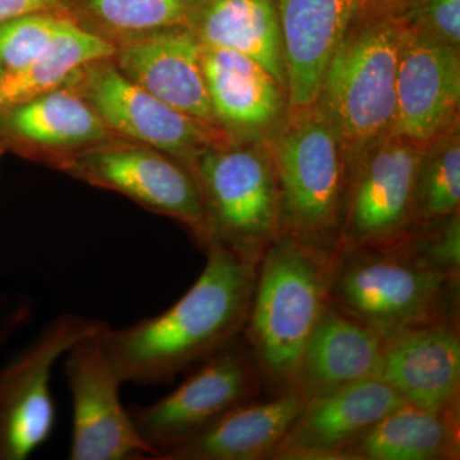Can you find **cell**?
Wrapping results in <instances>:
<instances>
[{
	"label": "cell",
	"mask_w": 460,
	"mask_h": 460,
	"mask_svg": "<svg viewBox=\"0 0 460 460\" xmlns=\"http://www.w3.org/2000/svg\"><path fill=\"white\" fill-rule=\"evenodd\" d=\"M199 279L171 308L100 335L122 383L162 384L235 341L246 325L257 265L217 242Z\"/></svg>",
	"instance_id": "1"
},
{
	"label": "cell",
	"mask_w": 460,
	"mask_h": 460,
	"mask_svg": "<svg viewBox=\"0 0 460 460\" xmlns=\"http://www.w3.org/2000/svg\"><path fill=\"white\" fill-rule=\"evenodd\" d=\"M407 36L401 0H376L356 18L323 75L314 105L338 135L349 184L366 154L394 128L396 74Z\"/></svg>",
	"instance_id": "2"
},
{
	"label": "cell",
	"mask_w": 460,
	"mask_h": 460,
	"mask_svg": "<svg viewBox=\"0 0 460 460\" xmlns=\"http://www.w3.org/2000/svg\"><path fill=\"white\" fill-rule=\"evenodd\" d=\"M332 257L281 234L257 263L242 334L272 395L296 389L305 347L329 304Z\"/></svg>",
	"instance_id": "3"
},
{
	"label": "cell",
	"mask_w": 460,
	"mask_h": 460,
	"mask_svg": "<svg viewBox=\"0 0 460 460\" xmlns=\"http://www.w3.org/2000/svg\"><path fill=\"white\" fill-rule=\"evenodd\" d=\"M459 281L429 268L399 241L341 246L332 257L329 305L384 341L438 321H459Z\"/></svg>",
	"instance_id": "4"
},
{
	"label": "cell",
	"mask_w": 460,
	"mask_h": 460,
	"mask_svg": "<svg viewBox=\"0 0 460 460\" xmlns=\"http://www.w3.org/2000/svg\"><path fill=\"white\" fill-rule=\"evenodd\" d=\"M296 111L298 115L281 129L271 148L281 234L335 255L349 195L343 148L314 105Z\"/></svg>",
	"instance_id": "5"
},
{
	"label": "cell",
	"mask_w": 460,
	"mask_h": 460,
	"mask_svg": "<svg viewBox=\"0 0 460 460\" xmlns=\"http://www.w3.org/2000/svg\"><path fill=\"white\" fill-rule=\"evenodd\" d=\"M204 199L210 242L257 265L281 235L271 157L257 148H206L190 169Z\"/></svg>",
	"instance_id": "6"
},
{
	"label": "cell",
	"mask_w": 460,
	"mask_h": 460,
	"mask_svg": "<svg viewBox=\"0 0 460 460\" xmlns=\"http://www.w3.org/2000/svg\"><path fill=\"white\" fill-rule=\"evenodd\" d=\"M108 328L104 321L59 314L0 370V460H25L49 440L57 422L50 390L54 365L81 339Z\"/></svg>",
	"instance_id": "7"
},
{
	"label": "cell",
	"mask_w": 460,
	"mask_h": 460,
	"mask_svg": "<svg viewBox=\"0 0 460 460\" xmlns=\"http://www.w3.org/2000/svg\"><path fill=\"white\" fill-rule=\"evenodd\" d=\"M180 386L153 404L129 410L154 458L177 447L226 411L259 398V372L239 338L193 366Z\"/></svg>",
	"instance_id": "8"
},
{
	"label": "cell",
	"mask_w": 460,
	"mask_h": 460,
	"mask_svg": "<svg viewBox=\"0 0 460 460\" xmlns=\"http://www.w3.org/2000/svg\"><path fill=\"white\" fill-rule=\"evenodd\" d=\"M100 335L81 339L66 352L72 396V460L153 459L119 398L122 381L102 348Z\"/></svg>",
	"instance_id": "9"
},
{
	"label": "cell",
	"mask_w": 460,
	"mask_h": 460,
	"mask_svg": "<svg viewBox=\"0 0 460 460\" xmlns=\"http://www.w3.org/2000/svg\"><path fill=\"white\" fill-rule=\"evenodd\" d=\"M109 60L81 68L72 77L75 89L111 132L177 157L190 169L210 144L211 127L165 104Z\"/></svg>",
	"instance_id": "10"
},
{
	"label": "cell",
	"mask_w": 460,
	"mask_h": 460,
	"mask_svg": "<svg viewBox=\"0 0 460 460\" xmlns=\"http://www.w3.org/2000/svg\"><path fill=\"white\" fill-rule=\"evenodd\" d=\"M69 169L93 186L122 193L189 226L206 248L210 241L204 199L193 172L151 147L95 148Z\"/></svg>",
	"instance_id": "11"
},
{
	"label": "cell",
	"mask_w": 460,
	"mask_h": 460,
	"mask_svg": "<svg viewBox=\"0 0 460 460\" xmlns=\"http://www.w3.org/2000/svg\"><path fill=\"white\" fill-rule=\"evenodd\" d=\"M420 154L422 146L396 135L366 154L350 180L341 247L389 246L411 232Z\"/></svg>",
	"instance_id": "12"
},
{
	"label": "cell",
	"mask_w": 460,
	"mask_h": 460,
	"mask_svg": "<svg viewBox=\"0 0 460 460\" xmlns=\"http://www.w3.org/2000/svg\"><path fill=\"white\" fill-rule=\"evenodd\" d=\"M402 404L380 377L308 398L268 460H341L348 444Z\"/></svg>",
	"instance_id": "13"
},
{
	"label": "cell",
	"mask_w": 460,
	"mask_h": 460,
	"mask_svg": "<svg viewBox=\"0 0 460 460\" xmlns=\"http://www.w3.org/2000/svg\"><path fill=\"white\" fill-rule=\"evenodd\" d=\"M459 100V50L408 29L396 74L392 135L425 146L447 132Z\"/></svg>",
	"instance_id": "14"
},
{
	"label": "cell",
	"mask_w": 460,
	"mask_h": 460,
	"mask_svg": "<svg viewBox=\"0 0 460 460\" xmlns=\"http://www.w3.org/2000/svg\"><path fill=\"white\" fill-rule=\"evenodd\" d=\"M115 66L157 99L215 126L201 66V42L189 27L174 26L122 39L115 45Z\"/></svg>",
	"instance_id": "15"
},
{
	"label": "cell",
	"mask_w": 460,
	"mask_h": 460,
	"mask_svg": "<svg viewBox=\"0 0 460 460\" xmlns=\"http://www.w3.org/2000/svg\"><path fill=\"white\" fill-rule=\"evenodd\" d=\"M376 0H275L290 107H314L330 59L356 18Z\"/></svg>",
	"instance_id": "16"
},
{
	"label": "cell",
	"mask_w": 460,
	"mask_h": 460,
	"mask_svg": "<svg viewBox=\"0 0 460 460\" xmlns=\"http://www.w3.org/2000/svg\"><path fill=\"white\" fill-rule=\"evenodd\" d=\"M378 377L404 404L460 410L459 321H438L387 339Z\"/></svg>",
	"instance_id": "17"
},
{
	"label": "cell",
	"mask_w": 460,
	"mask_h": 460,
	"mask_svg": "<svg viewBox=\"0 0 460 460\" xmlns=\"http://www.w3.org/2000/svg\"><path fill=\"white\" fill-rule=\"evenodd\" d=\"M307 399L296 387L268 401L256 398L242 402L159 460H268Z\"/></svg>",
	"instance_id": "18"
},
{
	"label": "cell",
	"mask_w": 460,
	"mask_h": 460,
	"mask_svg": "<svg viewBox=\"0 0 460 460\" xmlns=\"http://www.w3.org/2000/svg\"><path fill=\"white\" fill-rule=\"evenodd\" d=\"M384 347L376 332L328 304L305 347L296 387L313 398L378 377Z\"/></svg>",
	"instance_id": "19"
},
{
	"label": "cell",
	"mask_w": 460,
	"mask_h": 460,
	"mask_svg": "<svg viewBox=\"0 0 460 460\" xmlns=\"http://www.w3.org/2000/svg\"><path fill=\"white\" fill-rule=\"evenodd\" d=\"M186 26L201 44L252 58L286 84V59L275 0H189Z\"/></svg>",
	"instance_id": "20"
},
{
	"label": "cell",
	"mask_w": 460,
	"mask_h": 460,
	"mask_svg": "<svg viewBox=\"0 0 460 460\" xmlns=\"http://www.w3.org/2000/svg\"><path fill=\"white\" fill-rule=\"evenodd\" d=\"M201 66L217 122L252 131L279 117L281 84L257 60L201 44Z\"/></svg>",
	"instance_id": "21"
},
{
	"label": "cell",
	"mask_w": 460,
	"mask_h": 460,
	"mask_svg": "<svg viewBox=\"0 0 460 460\" xmlns=\"http://www.w3.org/2000/svg\"><path fill=\"white\" fill-rule=\"evenodd\" d=\"M460 410L402 404L348 444L341 460H458Z\"/></svg>",
	"instance_id": "22"
},
{
	"label": "cell",
	"mask_w": 460,
	"mask_h": 460,
	"mask_svg": "<svg viewBox=\"0 0 460 460\" xmlns=\"http://www.w3.org/2000/svg\"><path fill=\"white\" fill-rule=\"evenodd\" d=\"M2 117L12 137L39 146H83L113 135L83 93L69 86L48 91Z\"/></svg>",
	"instance_id": "23"
},
{
	"label": "cell",
	"mask_w": 460,
	"mask_h": 460,
	"mask_svg": "<svg viewBox=\"0 0 460 460\" xmlns=\"http://www.w3.org/2000/svg\"><path fill=\"white\" fill-rule=\"evenodd\" d=\"M114 53L113 41L84 29L74 20L69 21L53 47L40 59L21 68L3 71L0 115L68 84L81 68L99 60L111 59Z\"/></svg>",
	"instance_id": "24"
},
{
	"label": "cell",
	"mask_w": 460,
	"mask_h": 460,
	"mask_svg": "<svg viewBox=\"0 0 460 460\" xmlns=\"http://www.w3.org/2000/svg\"><path fill=\"white\" fill-rule=\"evenodd\" d=\"M422 148L414 181L413 226L443 220L460 205L458 132H444Z\"/></svg>",
	"instance_id": "25"
},
{
	"label": "cell",
	"mask_w": 460,
	"mask_h": 460,
	"mask_svg": "<svg viewBox=\"0 0 460 460\" xmlns=\"http://www.w3.org/2000/svg\"><path fill=\"white\" fill-rule=\"evenodd\" d=\"M84 17L122 39L186 25L189 0H72Z\"/></svg>",
	"instance_id": "26"
},
{
	"label": "cell",
	"mask_w": 460,
	"mask_h": 460,
	"mask_svg": "<svg viewBox=\"0 0 460 460\" xmlns=\"http://www.w3.org/2000/svg\"><path fill=\"white\" fill-rule=\"evenodd\" d=\"M71 20L57 12H44L0 23V65L17 69L40 59Z\"/></svg>",
	"instance_id": "27"
},
{
	"label": "cell",
	"mask_w": 460,
	"mask_h": 460,
	"mask_svg": "<svg viewBox=\"0 0 460 460\" xmlns=\"http://www.w3.org/2000/svg\"><path fill=\"white\" fill-rule=\"evenodd\" d=\"M402 241L429 268L460 280L459 211L438 222L414 226Z\"/></svg>",
	"instance_id": "28"
},
{
	"label": "cell",
	"mask_w": 460,
	"mask_h": 460,
	"mask_svg": "<svg viewBox=\"0 0 460 460\" xmlns=\"http://www.w3.org/2000/svg\"><path fill=\"white\" fill-rule=\"evenodd\" d=\"M401 16L411 31L459 49L460 0H401Z\"/></svg>",
	"instance_id": "29"
},
{
	"label": "cell",
	"mask_w": 460,
	"mask_h": 460,
	"mask_svg": "<svg viewBox=\"0 0 460 460\" xmlns=\"http://www.w3.org/2000/svg\"><path fill=\"white\" fill-rule=\"evenodd\" d=\"M63 0H0V23L26 14L57 12Z\"/></svg>",
	"instance_id": "30"
},
{
	"label": "cell",
	"mask_w": 460,
	"mask_h": 460,
	"mask_svg": "<svg viewBox=\"0 0 460 460\" xmlns=\"http://www.w3.org/2000/svg\"><path fill=\"white\" fill-rule=\"evenodd\" d=\"M3 71H4V68H3L2 65H0V75H2Z\"/></svg>",
	"instance_id": "31"
},
{
	"label": "cell",
	"mask_w": 460,
	"mask_h": 460,
	"mask_svg": "<svg viewBox=\"0 0 460 460\" xmlns=\"http://www.w3.org/2000/svg\"><path fill=\"white\" fill-rule=\"evenodd\" d=\"M0 154H2V150H0Z\"/></svg>",
	"instance_id": "32"
}]
</instances>
